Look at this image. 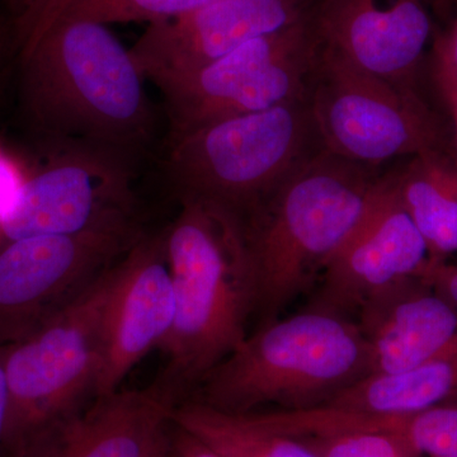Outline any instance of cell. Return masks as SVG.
<instances>
[{"label": "cell", "mask_w": 457, "mask_h": 457, "mask_svg": "<svg viewBox=\"0 0 457 457\" xmlns=\"http://www.w3.org/2000/svg\"><path fill=\"white\" fill-rule=\"evenodd\" d=\"M13 53L21 114L47 156L89 153L137 168L152 152L145 78L106 26L56 17Z\"/></svg>", "instance_id": "1"}, {"label": "cell", "mask_w": 457, "mask_h": 457, "mask_svg": "<svg viewBox=\"0 0 457 457\" xmlns=\"http://www.w3.org/2000/svg\"><path fill=\"white\" fill-rule=\"evenodd\" d=\"M167 436L170 457H225L171 420Z\"/></svg>", "instance_id": "26"}, {"label": "cell", "mask_w": 457, "mask_h": 457, "mask_svg": "<svg viewBox=\"0 0 457 457\" xmlns=\"http://www.w3.org/2000/svg\"><path fill=\"white\" fill-rule=\"evenodd\" d=\"M418 279L457 308V263L429 262Z\"/></svg>", "instance_id": "25"}, {"label": "cell", "mask_w": 457, "mask_h": 457, "mask_svg": "<svg viewBox=\"0 0 457 457\" xmlns=\"http://www.w3.org/2000/svg\"><path fill=\"white\" fill-rule=\"evenodd\" d=\"M447 107H449L451 116H453V126H455V134H456V143H457V96L455 97L451 98L449 102H447Z\"/></svg>", "instance_id": "30"}, {"label": "cell", "mask_w": 457, "mask_h": 457, "mask_svg": "<svg viewBox=\"0 0 457 457\" xmlns=\"http://www.w3.org/2000/svg\"><path fill=\"white\" fill-rule=\"evenodd\" d=\"M170 425V423H168ZM168 426L163 432V435L159 437V440L155 442L154 447L150 451L149 455L146 457H170L168 453Z\"/></svg>", "instance_id": "29"}, {"label": "cell", "mask_w": 457, "mask_h": 457, "mask_svg": "<svg viewBox=\"0 0 457 457\" xmlns=\"http://www.w3.org/2000/svg\"><path fill=\"white\" fill-rule=\"evenodd\" d=\"M9 5L7 38L12 49L51 22L71 0H5Z\"/></svg>", "instance_id": "23"}, {"label": "cell", "mask_w": 457, "mask_h": 457, "mask_svg": "<svg viewBox=\"0 0 457 457\" xmlns=\"http://www.w3.org/2000/svg\"><path fill=\"white\" fill-rule=\"evenodd\" d=\"M134 173L130 165L89 153L47 156L0 213V246L137 218Z\"/></svg>", "instance_id": "10"}, {"label": "cell", "mask_w": 457, "mask_h": 457, "mask_svg": "<svg viewBox=\"0 0 457 457\" xmlns=\"http://www.w3.org/2000/svg\"><path fill=\"white\" fill-rule=\"evenodd\" d=\"M116 263L62 311L5 347L12 457L96 398L102 317Z\"/></svg>", "instance_id": "6"}, {"label": "cell", "mask_w": 457, "mask_h": 457, "mask_svg": "<svg viewBox=\"0 0 457 457\" xmlns=\"http://www.w3.org/2000/svg\"><path fill=\"white\" fill-rule=\"evenodd\" d=\"M174 404L155 383L97 396L33 440L20 457H146L167 428Z\"/></svg>", "instance_id": "15"}, {"label": "cell", "mask_w": 457, "mask_h": 457, "mask_svg": "<svg viewBox=\"0 0 457 457\" xmlns=\"http://www.w3.org/2000/svg\"><path fill=\"white\" fill-rule=\"evenodd\" d=\"M371 375L402 374L457 350V308L420 279L403 282L362 308Z\"/></svg>", "instance_id": "16"}, {"label": "cell", "mask_w": 457, "mask_h": 457, "mask_svg": "<svg viewBox=\"0 0 457 457\" xmlns=\"http://www.w3.org/2000/svg\"><path fill=\"white\" fill-rule=\"evenodd\" d=\"M318 59L311 14L296 25L248 41L195 73L167 80L168 135L305 99Z\"/></svg>", "instance_id": "8"}, {"label": "cell", "mask_w": 457, "mask_h": 457, "mask_svg": "<svg viewBox=\"0 0 457 457\" xmlns=\"http://www.w3.org/2000/svg\"><path fill=\"white\" fill-rule=\"evenodd\" d=\"M311 20L319 46L396 88L418 93V73L435 36L423 0H321Z\"/></svg>", "instance_id": "13"}, {"label": "cell", "mask_w": 457, "mask_h": 457, "mask_svg": "<svg viewBox=\"0 0 457 457\" xmlns=\"http://www.w3.org/2000/svg\"><path fill=\"white\" fill-rule=\"evenodd\" d=\"M305 0H216L183 16L149 25L130 49L155 86L195 73L248 41L296 25Z\"/></svg>", "instance_id": "12"}, {"label": "cell", "mask_w": 457, "mask_h": 457, "mask_svg": "<svg viewBox=\"0 0 457 457\" xmlns=\"http://www.w3.org/2000/svg\"><path fill=\"white\" fill-rule=\"evenodd\" d=\"M318 457H422L393 433L352 429L295 438Z\"/></svg>", "instance_id": "22"}, {"label": "cell", "mask_w": 457, "mask_h": 457, "mask_svg": "<svg viewBox=\"0 0 457 457\" xmlns=\"http://www.w3.org/2000/svg\"><path fill=\"white\" fill-rule=\"evenodd\" d=\"M176 317L163 230L145 233L117 261L101 323L96 398L120 385L144 357L161 348Z\"/></svg>", "instance_id": "11"}, {"label": "cell", "mask_w": 457, "mask_h": 457, "mask_svg": "<svg viewBox=\"0 0 457 457\" xmlns=\"http://www.w3.org/2000/svg\"><path fill=\"white\" fill-rule=\"evenodd\" d=\"M145 231L140 218H131L0 246V347L20 341L73 302Z\"/></svg>", "instance_id": "9"}, {"label": "cell", "mask_w": 457, "mask_h": 457, "mask_svg": "<svg viewBox=\"0 0 457 457\" xmlns=\"http://www.w3.org/2000/svg\"><path fill=\"white\" fill-rule=\"evenodd\" d=\"M371 374L360 327L329 312H303L246 336L201 378L194 399L228 413L264 405L295 411L326 404Z\"/></svg>", "instance_id": "4"}, {"label": "cell", "mask_w": 457, "mask_h": 457, "mask_svg": "<svg viewBox=\"0 0 457 457\" xmlns=\"http://www.w3.org/2000/svg\"><path fill=\"white\" fill-rule=\"evenodd\" d=\"M423 2L441 16H447L457 5V0H423Z\"/></svg>", "instance_id": "28"}, {"label": "cell", "mask_w": 457, "mask_h": 457, "mask_svg": "<svg viewBox=\"0 0 457 457\" xmlns=\"http://www.w3.org/2000/svg\"><path fill=\"white\" fill-rule=\"evenodd\" d=\"M306 104L320 146L353 163L378 168L446 149L441 123L420 93L396 88L319 45Z\"/></svg>", "instance_id": "7"}, {"label": "cell", "mask_w": 457, "mask_h": 457, "mask_svg": "<svg viewBox=\"0 0 457 457\" xmlns=\"http://www.w3.org/2000/svg\"><path fill=\"white\" fill-rule=\"evenodd\" d=\"M393 174L429 262L449 261L457 254V161L446 149L431 150L408 158Z\"/></svg>", "instance_id": "17"}, {"label": "cell", "mask_w": 457, "mask_h": 457, "mask_svg": "<svg viewBox=\"0 0 457 457\" xmlns=\"http://www.w3.org/2000/svg\"><path fill=\"white\" fill-rule=\"evenodd\" d=\"M212 2L216 0H71L56 17L92 21L104 26L130 22L153 25L183 16Z\"/></svg>", "instance_id": "20"}, {"label": "cell", "mask_w": 457, "mask_h": 457, "mask_svg": "<svg viewBox=\"0 0 457 457\" xmlns=\"http://www.w3.org/2000/svg\"><path fill=\"white\" fill-rule=\"evenodd\" d=\"M429 263L425 240L403 206L392 171L378 177L368 206L323 270L330 302L361 309Z\"/></svg>", "instance_id": "14"}, {"label": "cell", "mask_w": 457, "mask_h": 457, "mask_svg": "<svg viewBox=\"0 0 457 457\" xmlns=\"http://www.w3.org/2000/svg\"><path fill=\"white\" fill-rule=\"evenodd\" d=\"M179 204L163 228L176 317L159 348L167 365L155 381L174 403L245 341L254 312L245 225L212 204Z\"/></svg>", "instance_id": "2"}, {"label": "cell", "mask_w": 457, "mask_h": 457, "mask_svg": "<svg viewBox=\"0 0 457 457\" xmlns=\"http://www.w3.org/2000/svg\"><path fill=\"white\" fill-rule=\"evenodd\" d=\"M170 420L225 457H318L299 440L279 435L243 413H228L194 398L174 404Z\"/></svg>", "instance_id": "19"}, {"label": "cell", "mask_w": 457, "mask_h": 457, "mask_svg": "<svg viewBox=\"0 0 457 457\" xmlns=\"http://www.w3.org/2000/svg\"><path fill=\"white\" fill-rule=\"evenodd\" d=\"M385 429L422 457H457V403L416 413L385 414Z\"/></svg>", "instance_id": "21"}, {"label": "cell", "mask_w": 457, "mask_h": 457, "mask_svg": "<svg viewBox=\"0 0 457 457\" xmlns=\"http://www.w3.org/2000/svg\"><path fill=\"white\" fill-rule=\"evenodd\" d=\"M431 71L433 82L447 104L457 96V18L433 36Z\"/></svg>", "instance_id": "24"}, {"label": "cell", "mask_w": 457, "mask_h": 457, "mask_svg": "<svg viewBox=\"0 0 457 457\" xmlns=\"http://www.w3.org/2000/svg\"><path fill=\"white\" fill-rule=\"evenodd\" d=\"M320 149L305 98L167 137L164 171L179 201L212 204L246 228Z\"/></svg>", "instance_id": "5"}, {"label": "cell", "mask_w": 457, "mask_h": 457, "mask_svg": "<svg viewBox=\"0 0 457 457\" xmlns=\"http://www.w3.org/2000/svg\"><path fill=\"white\" fill-rule=\"evenodd\" d=\"M0 457H12L11 394L5 370V347H0Z\"/></svg>", "instance_id": "27"}, {"label": "cell", "mask_w": 457, "mask_h": 457, "mask_svg": "<svg viewBox=\"0 0 457 457\" xmlns=\"http://www.w3.org/2000/svg\"><path fill=\"white\" fill-rule=\"evenodd\" d=\"M376 171L320 149L249 221L254 312L272 317L323 272L365 212Z\"/></svg>", "instance_id": "3"}, {"label": "cell", "mask_w": 457, "mask_h": 457, "mask_svg": "<svg viewBox=\"0 0 457 457\" xmlns=\"http://www.w3.org/2000/svg\"><path fill=\"white\" fill-rule=\"evenodd\" d=\"M457 403V350L409 371L369 375L326 404L370 413L409 414Z\"/></svg>", "instance_id": "18"}]
</instances>
